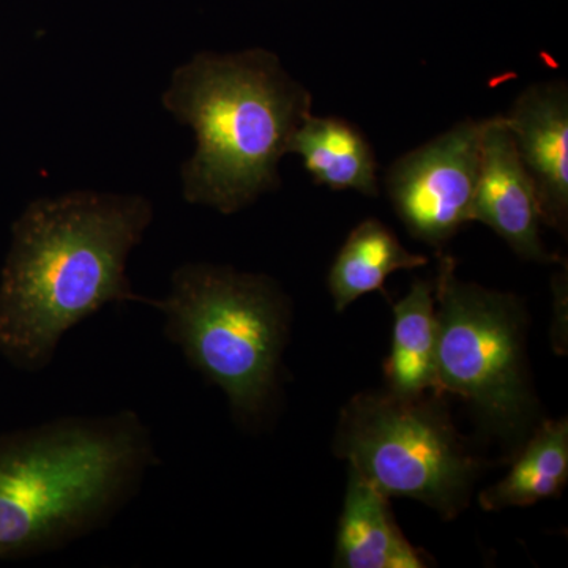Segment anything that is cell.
<instances>
[{
    "label": "cell",
    "mask_w": 568,
    "mask_h": 568,
    "mask_svg": "<svg viewBox=\"0 0 568 568\" xmlns=\"http://www.w3.org/2000/svg\"><path fill=\"white\" fill-rule=\"evenodd\" d=\"M153 222L141 194L71 192L39 197L11 226L0 272V355L43 372L63 336L104 305H151L126 276Z\"/></svg>",
    "instance_id": "obj_1"
},
{
    "label": "cell",
    "mask_w": 568,
    "mask_h": 568,
    "mask_svg": "<svg viewBox=\"0 0 568 568\" xmlns=\"http://www.w3.org/2000/svg\"><path fill=\"white\" fill-rule=\"evenodd\" d=\"M156 462L151 432L133 410L0 436V560L58 551L104 528Z\"/></svg>",
    "instance_id": "obj_2"
},
{
    "label": "cell",
    "mask_w": 568,
    "mask_h": 568,
    "mask_svg": "<svg viewBox=\"0 0 568 568\" xmlns=\"http://www.w3.org/2000/svg\"><path fill=\"white\" fill-rule=\"evenodd\" d=\"M164 110L196 134L181 170L186 203L233 215L282 185L278 168L313 95L275 52H200L163 93Z\"/></svg>",
    "instance_id": "obj_3"
},
{
    "label": "cell",
    "mask_w": 568,
    "mask_h": 568,
    "mask_svg": "<svg viewBox=\"0 0 568 568\" xmlns=\"http://www.w3.org/2000/svg\"><path fill=\"white\" fill-rule=\"evenodd\" d=\"M151 306L194 372L222 388L235 420L263 425L278 396L290 338L291 304L282 286L268 275L190 263Z\"/></svg>",
    "instance_id": "obj_4"
},
{
    "label": "cell",
    "mask_w": 568,
    "mask_h": 568,
    "mask_svg": "<svg viewBox=\"0 0 568 568\" xmlns=\"http://www.w3.org/2000/svg\"><path fill=\"white\" fill-rule=\"evenodd\" d=\"M334 452L387 497L418 500L444 519L465 510L481 470L436 394L355 395L339 414Z\"/></svg>",
    "instance_id": "obj_5"
},
{
    "label": "cell",
    "mask_w": 568,
    "mask_h": 568,
    "mask_svg": "<svg viewBox=\"0 0 568 568\" xmlns=\"http://www.w3.org/2000/svg\"><path fill=\"white\" fill-rule=\"evenodd\" d=\"M435 298L437 390L465 399L504 439H526L534 429L537 402L526 361L521 301L459 280L448 254L437 267Z\"/></svg>",
    "instance_id": "obj_6"
},
{
    "label": "cell",
    "mask_w": 568,
    "mask_h": 568,
    "mask_svg": "<svg viewBox=\"0 0 568 568\" xmlns=\"http://www.w3.org/2000/svg\"><path fill=\"white\" fill-rule=\"evenodd\" d=\"M489 119V118H488ZM488 119L455 123L396 159L384 185L407 233L440 248L470 220Z\"/></svg>",
    "instance_id": "obj_7"
},
{
    "label": "cell",
    "mask_w": 568,
    "mask_h": 568,
    "mask_svg": "<svg viewBox=\"0 0 568 568\" xmlns=\"http://www.w3.org/2000/svg\"><path fill=\"white\" fill-rule=\"evenodd\" d=\"M504 121L536 192L541 223L567 237L568 88L566 81L529 85Z\"/></svg>",
    "instance_id": "obj_8"
},
{
    "label": "cell",
    "mask_w": 568,
    "mask_h": 568,
    "mask_svg": "<svg viewBox=\"0 0 568 568\" xmlns=\"http://www.w3.org/2000/svg\"><path fill=\"white\" fill-rule=\"evenodd\" d=\"M473 222L484 223L521 260L555 263L540 237L536 192L523 168L504 115L488 119L481 140L480 173L474 194Z\"/></svg>",
    "instance_id": "obj_9"
},
{
    "label": "cell",
    "mask_w": 568,
    "mask_h": 568,
    "mask_svg": "<svg viewBox=\"0 0 568 568\" xmlns=\"http://www.w3.org/2000/svg\"><path fill=\"white\" fill-rule=\"evenodd\" d=\"M335 567L422 568L425 556L402 532L388 497L349 470L335 540Z\"/></svg>",
    "instance_id": "obj_10"
},
{
    "label": "cell",
    "mask_w": 568,
    "mask_h": 568,
    "mask_svg": "<svg viewBox=\"0 0 568 568\" xmlns=\"http://www.w3.org/2000/svg\"><path fill=\"white\" fill-rule=\"evenodd\" d=\"M290 153L301 156L316 185L379 196L376 153L364 132L345 119L310 114L295 132Z\"/></svg>",
    "instance_id": "obj_11"
},
{
    "label": "cell",
    "mask_w": 568,
    "mask_h": 568,
    "mask_svg": "<svg viewBox=\"0 0 568 568\" xmlns=\"http://www.w3.org/2000/svg\"><path fill=\"white\" fill-rule=\"evenodd\" d=\"M435 282L416 280L394 305L392 349L384 364L387 390L398 395H440L436 375Z\"/></svg>",
    "instance_id": "obj_12"
},
{
    "label": "cell",
    "mask_w": 568,
    "mask_h": 568,
    "mask_svg": "<svg viewBox=\"0 0 568 568\" xmlns=\"http://www.w3.org/2000/svg\"><path fill=\"white\" fill-rule=\"evenodd\" d=\"M428 264L425 254L403 246L394 231L376 219H366L347 235L328 272V291L336 312L366 294L384 291L388 276Z\"/></svg>",
    "instance_id": "obj_13"
},
{
    "label": "cell",
    "mask_w": 568,
    "mask_h": 568,
    "mask_svg": "<svg viewBox=\"0 0 568 568\" xmlns=\"http://www.w3.org/2000/svg\"><path fill=\"white\" fill-rule=\"evenodd\" d=\"M510 473L478 495L487 511L529 507L555 499L568 480V422L545 420L532 429Z\"/></svg>",
    "instance_id": "obj_14"
}]
</instances>
